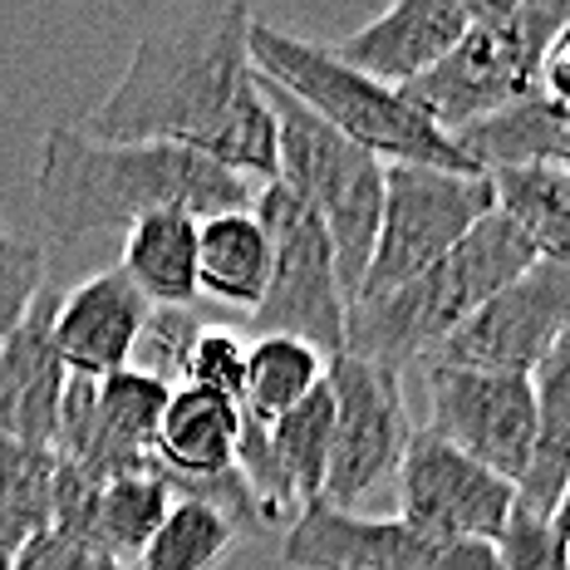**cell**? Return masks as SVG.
<instances>
[{
    "label": "cell",
    "mask_w": 570,
    "mask_h": 570,
    "mask_svg": "<svg viewBox=\"0 0 570 570\" xmlns=\"http://www.w3.org/2000/svg\"><path fill=\"white\" fill-rule=\"evenodd\" d=\"M423 389H428V423H423L428 433L453 443L472 462H482L487 472L521 487L531 448H537L531 379L423 364Z\"/></svg>",
    "instance_id": "obj_12"
},
{
    "label": "cell",
    "mask_w": 570,
    "mask_h": 570,
    "mask_svg": "<svg viewBox=\"0 0 570 570\" xmlns=\"http://www.w3.org/2000/svg\"><path fill=\"white\" fill-rule=\"evenodd\" d=\"M281 561L291 570H497V546L428 537L399 517L311 502L285 527Z\"/></svg>",
    "instance_id": "obj_10"
},
{
    "label": "cell",
    "mask_w": 570,
    "mask_h": 570,
    "mask_svg": "<svg viewBox=\"0 0 570 570\" xmlns=\"http://www.w3.org/2000/svg\"><path fill=\"white\" fill-rule=\"evenodd\" d=\"M492 212V177L384 163V212H379L374 256L350 305H370L379 295L409 285L413 276H423Z\"/></svg>",
    "instance_id": "obj_7"
},
{
    "label": "cell",
    "mask_w": 570,
    "mask_h": 570,
    "mask_svg": "<svg viewBox=\"0 0 570 570\" xmlns=\"http://www.w3.org/2000/svg\"><path fill=\"white\" fill-rule=\"evenodd\" d=\"M197 227L193 212H153L128 227L118 271L153 311H187L197 301Z\"/></svg>",
    "instance_id": "obj_19"
},
{
    "label": "cell",
    "mask_w": 570,
    "mask_h": 570,
    "mask_svg": "<svg viewBox=\"0 0 570 570\" xmlns=\"http://www.w3.org/2000/svg\"><path fill=\"white\" fill-rule=\"evenodd\" d=\"M566 138H570V109H566Z\"/></svg>",
    "instance_id": "obj_32"
},
{
    "label": "cell",
    "mask_w": 570,
    "mask_h": 570,
    "mask_svg": "<svg viewBox=\"0 0 570 570\" xmlns=\"http://www.w3.org/2000/svg\"><path fill=\"white\" fill-rule=\"evenodd\" d=\"M197 320L187 311H153L148 325L138 335V350H134V364L128 370H142L163 384H183V370H187V354H193V340H197Z\"/></svg>",
    "instance_id": "obj_28"
},
{
    "label": "cell",
    "mask_w": 570,
    "mask_h": 570,
    "mask_svg": "<svg viewBox=\"0 0 570 570\" xmlns=\"http://www.w3.org/2000/svg\"><path fill=\"white\" fill-rule=\"evenodd\" d=\"M551 537L561 541V551H566V561H570V487L561 492V502H556V512H551Z\"/></svg>",
    "instance_id": "obj_31"
},
{
    "label": "cell",
    "mask_w": 570,
    "mask_h": 570,
    "mask_svg": "<svg viewBox=\"0 0 570 570\" xmlns=\"http://www.w3.org/2000/svg\"><path fill=\"white\" fill-rule=\"evenodd\" d=\"M246 50L266 85H276L285 99L311 109L320 124H330L354 148L374 153L379 163H409V168H443V173H478L458 153V142L433 128L403 99V89L374 85L360 69L340 65L325 45H311L301 35L252 16Z\"/></svg>",
    "instance_id": "obj_4"
},
{
    "label": "cell",
    "mask_w": 570,
    "mask_h": 570,
    "mask_svg": "<svg viewBox=\"0 0 570 570\" xmlns=\"http://www.w3.org/2000/svg\"><path fill=\"white\" fill-rule=\"evenodd\" d=\"M256 183L168 142H104L85 128H50L35 158V207L55 242L128 232L153 212H193L207 222L256 207Z\"/></svg>",
    "instance_id": "obj_2"
},
{
    "label": "cell",
    "mask_w": 570,
    "mask_h": 570,
    "mask_svg": "<svg viewBox=\"0 0 570 570\" xmlns=\"http://www.w3.org/2000/svg\"><path fill=\"white\" fill-rule=\"evenodd\" d=\"M453 142L482 177L517 173V168H566L570 173L566 109H556L546 94H531V99H517L507 109L478 118L462 134H453Z\"/></svg>",
    "instance_id": "obj_18"
},
{
    "label": "cell",
    "mask_w": 570,
    "mask_h": 570,
    "mask_svg": "<svg viewBox=\"0 0 570 570\" xmlns=\"http://www.w3.org/2000/svg\"><path fill=\"white\" fill-rule=\"evenodd\" d=\"M236 443H242V409L217 394L177 384L168 394V409H163L153 462L163 468L168 487L227 478L236 472Z\"/></svg>",
    "instance_id": "obj_17"
},
{
    "label": "cell",
    "mask_w": 570,
    "mask_h": 570,
    "mask_svg": "<svg viewBox=\"0 0 570 570\" xmlns=\"http://www.w3.org/2000/svg\"><path fill=\"white\" fill-rule=\"evenodd\" d=\"M173 502L177 497H173L168 478H163V468L148 462V468H138V472H118V478L99 482L85 531L124 570H138L142 551H148V541L158 537V527L168 521Z\"/></svg>",
    "instance_id": "obj_22"
},
{
    "label": "cell",
    "mask_w": 570,
    "mask_h": 570,
    "mask_svg": "<svg viewBox=\"0 0 570 570\" xmlns=\"http://www.w3.org/2000/svg\"><path fill=\"white\" fill-rule=\"evenodd\" d=\"M246 30V6L148 30L85 134L104 142H168L256 187L276 183V118L261 94Z\"/></svg>",
    "instance_id": "obj_1"
},
{
    "label": "cell",
    "mask_w": 570,
    "mask_h": 570,
    "mask_svg": "<svg viewBox=\"0 0 570 570\" xmlns=\"http://www.w3.org/2000/svg\"><path fill=\"white\" fill-rule=\"evenodd\" d=\"M256 217L271 242V281L252 311L256 330L261 335H295L315 344L325 360H340L350 301L340 291L335 246H330L320 217L281 183L261 187Z\"/></svg>",
    "instance_id": "obj_8"
},
{
    "label": "cell",
    "mask_w": 570,
    "mask_h": 570,
    "mask_svg": "<svg viewBox=\"0 0 570 570\" xmlns=\"http://www.w3.org/2000/svg\"><path fill=\"white\" fill-rule=\"evenodd\" d=\"M541 94L556 109H570V26L556 35L551 55H546V65H541Z\"/></svg>",
    "instance_id": "obj_30"
},
{
    "label": "cell",
    "mask_w": 570,
    "mask_h": 570,
    "mask_svg": "<svg viewBox=\"0 0 570 570\" xmlns=\"http://www.w3.org/2000/svg\"><path fill=\"white\" fill-rule=\"evenodd\" d=\"M468 16V0H399L384 16H374L370 26L344 35L330 55L340 65L360 69L374 85L409 89L462 40Z\"/></svg>",
    "instance_id": "obj_15"
},
{
    "label": "cell",
    "mask_w": 570,
    "mask_h": 570,
    "mask_svg": "<svg viewBox=\"0 0 570 570\" xmlns=\"http://www.w3.org/2000/svg\"><path fill=\"white\" fill-rule=\"evenodd\" d=\"M0 236H6V217H0Z\"/></svg>",
    "instance_id": "obj_33"
},
{
    "label": "cell",
    "mask_w": 570,
    "mask_h": 570,
    "mask_svg": "<svg viewBox=\"0 0 570 570\" xmlns=\"http://www.w3.org/2000/svg\"><path fill=\"white\" fill-rule=\"evenodd\" d=\"M271 281V242L256 207L217 212L197 227V291L232 311H256Z\"/></svg>",
    "instance_id": "obj_20"
},
{
    "label": "cell",
    "mask_w": 570,
    "mask_h": 570,
    "mask_svg": "<svg viewBox=\"0 0 570 570\" xmlns=\"http://www.w3.org/2000/svg\"><path fill=\"white\" fill-rule=\"evenodd\" d=\"M330 399H335V438H330V472L320 502L354 512V502L399 472L409 453L413 419L403 399V374L364 360H330Z\"/></svg>",
    "instance_id": "obj_9"
},
{
    "label": "cell",
    "mask_w": 570,
    "mask_h": 570,
    "mask_svg": "<svg viewBox=\"0 0 570 570\" xmlns=\"http://www.w3.org/2000/svg\"><path fill=\"white\" fill-rule=\"evenodd\" d=\"M537 266V252L502 212L482 217L443 261L413 276L399 291L370 305H350L344 315V354L364 364H384L394 374L419 370L478 305L492 301L502 285Z\"/></svg>",
    "instance_id": "obj_3"
},
{
    "label": "cell",
    "mask_w": 570,
    "mask_h": 570,
    "mask_svg": "<svg viewBox=\"0 0 570 570\" xmlns=\"http://www.w3.org/2000/svg\"><path fill=\"white\" fill-rule=\"evenodd\" d=\"M531 394H537V448H531L527 478H521L517 497H521V512L551 521L556 502L570 487V330L537 364Z\"/></svg>",
    "instance_id": "obj_21"
},
{
    "label": "cell",
    "mask_w": 570,
    "mask_h": 570,
    "mask_svg": "<svg viewBox=\"0 0 570 570\" xmlns=\"http://www.w3.org/2000/svg\"><path fill=\"white\" fill-rule=\"evenodd\" d=\"M236 537H242V527L232 517H222L217 507L177 497L168 521L142 551L138 570H222L236 551Z\"/></svg>",
    "instance_id": "obj_25"
},
{
    "label": "cell",
    "mask_w": 570,
    "mask_h": 570,
    "mask_svg": "<svg viewBox=\"0 0 570 570\" xmlns=\"http://www.w3.org/2000/svg\"><path fill=\"white\" fill-rule=\"evenodd\" d=\"M148 315L153 305L134 291V281L118 266L79 281L75 291L55 301L50 340H55L59 364L85 379H109L118 370H128Z\"/></svg>",
    "instance_id": "obj_14"
},
{
    "label": "cell",
    "mask_w": 570,
    "mask_h": 570,
    "mask_svg": "<svg viewBox=\"0 0 570 570\" xmlns=\"http://www.w3.org/2000/svg\"><path fill=\"white\" fill-rule=\"evenodd\" d=\"M187 389H202V394H217L242 409V389H246V340L232 335L222 325H202L193 340V354H187L183 370Z\"/></svg>",
    "instance_id": "obj_27"
},
{
    "label": "cell",
    "mask_w": 570,
    "mask_h": 570,
    "mask_svg": "<svg viewBox=\"0 0 570 570\" xmlns=\"http://www.w3.org/2000/svg\"><path fill=\"white\" fill-rule=\"evenodd\" d=\"M468 30L403 99L448 138L541 94V65L570 26V0H468Z\"/></svg>",
    "instance_id": "obj_5"
},
{
    "label": "cell",
    "mask_w": 570,
    "mask_h": 570,
    "mask_svg": "<svg viewBox=\"0 0 570 570\" xmlns=\"http://www.w3.org/2000/svg\"><path fill=\"white\" fill-rule=\"evenodd\" d=\"M394 482H399V521L448 541L497 546L507 521L521 507L517 482L487 472L482 462L458 453L453 443L433 438L428 428H413Z\"/></svg>",
    "instance_id": "obj_13"
},
{
    "label": "cell",
    "mask_w": 570,
    "mask_h": 570,
    "mask_svg": "<svg viewBox=\"0 0 570 570\" xmlns=\"http://www.w3.org/2000/svg\"><path fill=\"white\" fill-rule=\"evenodd\" d=\"M55 448L10 443L0 438V570L40 546L55 527Z\"/></svg>",
    "instance_id": "obj_23"
},
{
    "label": "cell",
    "mask_w": 570,
    "mask_h": 570,
    "mask_svg": "<svg viewBox=\"0 0 570 570\" xmlns=\"http://www.w3.org/2000/svg\"><path fill=\"white\" fill-rule=\"evenodd\" d=\"M497 570H570V561L561 541L551 537V521L517 507V517L507 521L502 541H497Z\"/></svg>",
    "instance_id": "obj_29"
},
{
    "label": "cell",
    "mask_w": 570,
    "mask_h": 570,
    "mask_svg": "<svg viewBox=\"0 0 570 570\" xmlns=\"http://www.w3.org/2000/svg\"><path fill=\"white\" fill-rule=\"evenodd\" d=\"M330 379V360L315 344L295 335H256L246 344V389H242V419L246 423H276L291 409H301L320 394Z\"/></svg>",
    "instance_id": "obj_24"
},
{
    "label": "cell",
    "mask_w": 570,
    "mask_h": 570,
    "mask_svg": "<svg viewBox=\"0 0 570 570\" xmlns=\"http://www.w3.org/2000/svg\"><path fill=\"white\" fill-rule=\"evenodd\" d=\"M59 295L45 285L35 295L30 315L10 335L6 354H0V438L10 443H35L55 448V423H59V399H65L69 370L59 364L50 320H55Z\"/></svg>",
    "instance_id": "obj_16"
},
{
    "label": "cell",
    "mask_w": 570,
    "mask_h": 570,
    "mask_svg": "<svg viewBox=\"0 0 570 570\" xmlns=\"http://www.w3.org/2000/svg\"><path fill=\"white\" fill-rule=\"evenodd\" d=\"M45 271H50V246L40 236H0V354L30 315L35 295L45 291Z\"/></svg>",
    "instance_id": "obj_26"
},
{
    "label": "cell",
    "mask_w": 570,
    "mask_h": 570,
    "mask_svg": "<svg viewBox=\"0 0 570 570\" xmlns=\"http://www.w3.org/2000/svg\"><path fill=\"white\" fill-rule=\"evenodd\" d=\"M261 94L276 118V183L291 187L320 217L330 246H335L340 291L344 301H354L364 266L374 256L379 212H384V163L340 138L335 128L320 124L311 109L285 99L266 79H261Z\"/></svg>",
    "instance_id": "obj_6"
},
{
    "label": "cell",
    "mask_w": 570,
    "mask_h": 570,
    "mask_svg": "<svg viewBox=\"0 0 570 570\" xmlns=\"http://www.w3.org/2000/svg\"><path fill=\"white\" fill-rule=\"evenodd\" d=\"M566 330H570V271L537 261L512 285H502L487 305H478L423 364L531 379L537 364L561 344Z\"/></svg>",
    "instance_id": "obj_11"
}]
</instances>
